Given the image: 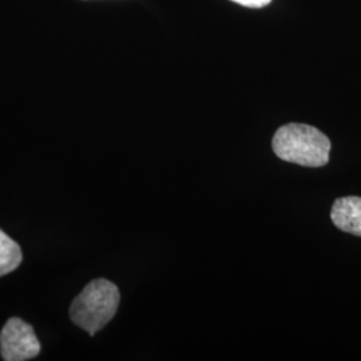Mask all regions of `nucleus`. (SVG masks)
I'll use <instances>...</instances> for the list:
<instances>
[{
    "label": "nucleus",
    "mask_w": 361,
    "mask_h": 361,
    "mask_svg": "<svg viewBox=\"0 0 361 361\" xmlns=\"http://www.w3.org/2000/svg\"><path fill=\"white\" fill-rule=\"evenodd\" d=\"M40 343L34 328L19 317L4 324L0 332V355L6 361H26L37 357Z\"/></svg>",
    "instance_id": "7ed1b4c3"
},
{
    "label": "nucleus",
    "mask_w": 361,
    "mask_h": 361,
    "mask_svg": "<svg viewBox=\"0 0 361 361\" xmlns=\"http://www.w3.org/2000/svg\"><path fill=\"white\" fill-rule=\"evenodd\" d=\"M331 219L340 231L361 237L360 197L353 195L336 200L331 212Z\"/></svg>",
    "instance_id": "20e7f679"
},
{
    "label": "nucleus",
    "mask_w": 361,
    "mask_h": 361,
    "mask_svg": "<svg viewBox=\"0 0 361 361\" xmlns=\"http://www.w3.org/2000/svg\"><path fill=\"white\" fill-rule=\"evenodd\" d=\"M121 295L116 284L97 279L85 286L70 307L71 322L94 336L113 320Z\"/></svg>",
    "instance_id": "f03ea898"
},
{
    "label": "nucleus",
    "mask_w": 361,
    "mask_h": 361,
    "mask_svg": "<svg viewBox=\"0 0 361 361\" xmlns=\"http://www.w3.org/2000/svg\"><path fill=\"white\" fill-rule=\"evenodd\" d=\"M271 147L274 154L289 164L322 168L329 162L331 141L320 131L304 123H288L276 131Z\"/></svg>",
    "instance_id": "f257e3e1"
},
{
    "label": "nucleus",
    "mask_w": 361,
    "mask_h": 361,
    "mask_svg": "<svg viewBox=\"0 0 361 361\" xmlns=\"http://www.w3.org/2000/svg\"><path fill=\"white\" fill-rule=\"evenodd\" d=\"M23 261L22 249L0 229V277L15 271Z\"/></svg>",
    "instance_id": "39448f33"
},
{
    "label": "nucleus",
    "mask_w": 361,
    "mask_h": 361,
    "mask_svg": "<svg viewBox=\"0 0 361 361\" xmlns=\"http://www.w3.org/2000/svg\"><path fill=\"white\" fill-rule=\"evenodd\" d=\"M234 3H238L241 6L250 7V8H261L271 3V0H232Z\"/></svg>",
    "instance_id": "423d86ee"
}]
</instances>
